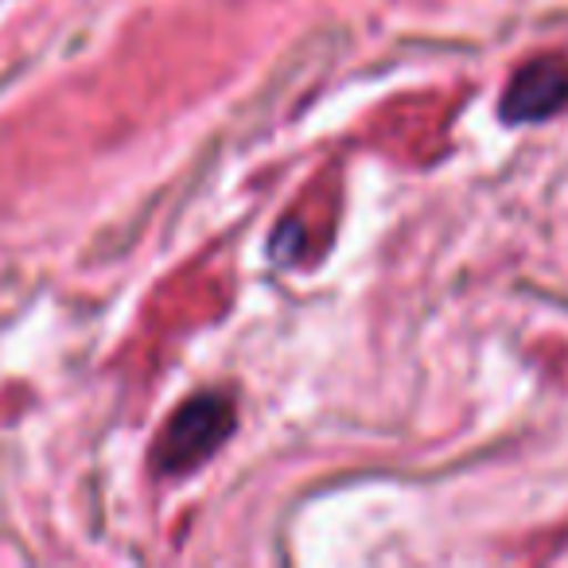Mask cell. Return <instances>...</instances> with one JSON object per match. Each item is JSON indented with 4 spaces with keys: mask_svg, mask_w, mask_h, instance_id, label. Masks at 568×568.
<instances>
[{
    "mask_svg": "<svg viewBox=\"0 0 568 568\" xmlns=\"http://www.w3.org/2000/svg\"><path fill=\"white\" fill-rule=\"evenodd\" d=\"M234 402L226 394H195L168 417L164 433L152 452V464L160 475L191 471L203 459H211L234 433Z\"/></svg>",
    "mask_w": 568,
    "mask_h": 568,
    "instance_id": "cell-1",
    "label": "cell"
},
{
    "mask_svg": "<svg viewBox=\"0 0 568 568\" xmlns=\"http://www.w3.org/2000/svg\"><path fill=\"white\" fill-rule=\"evenodd\" d=\"M560 110H568V59L541 55L521 63L503 94V121L529 125L557 118Z\"/></svg>",
    "mask_w": 568,
    "mask_h": 568,
    "instance_id": "cell-2",
    "label": "cell"
}]
</instances>
